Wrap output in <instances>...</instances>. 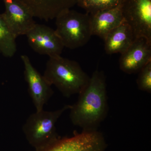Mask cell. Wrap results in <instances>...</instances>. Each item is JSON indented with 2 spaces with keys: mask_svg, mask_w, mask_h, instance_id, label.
<instances>
[{
  "mask_svg": "<svg viewBox=\"0 0 151 151\" xmlns=\"http://www.w3.org/2000/svg\"><path fill=\"white\" fill-rule=\"evenodd\" d=\"M28 9L34 17L48 21L60 13L70 9L77 0H19Z\"/></svg>",
  "mask_w": 151,
  "mask_h": 151,
  "instance_id": "obj_11",
  "label": "cell"
},
{
  "mask_svg": "<svg viewBox=\"0 0 151 151\" xmlns=\"http://www.w3.org/2000/svg\"><path fill=\"white\" fill-rule=\"evenodd\" d=\"M78 94V100L69 110L70 121L82 131H96L108 112L107 84L103 71L95 70Z\"/></svg>",
  "mask_w": 151,
  "mask_h": 151,
  "instance_id": "obj_1",
  "label": "cell"
},
{
  "mask_svg": "<svg viewBox=\"0 0 151 151\" xmlns=\"http://www.w3.org/2000/svg\"><path fill=\"white\" fill-rule=\"evenodd\" d=\"M55 19V31L64 47L79 48L90 40L92 34L89 14L68 9L60 13Z\"/></svg>",
  "mask_w": 151,
  "mask_h": 151,
  "instance_id": "obj_4",
  "label": "cell"
},
{
  "mask_svg": "<svg viewBox=\"0 0 151 151\" xmlns=\"http://www.w3.org/2000/svg\"><path fill=\"white\" fill-rule=\"evenodd\" d=\"M106 147L102 133L97 130L82 131L70 137L60 138L45 148L35 151H105Z\"/></svg>",
  "mask_w": 151,
  "mask_h": 151,
  "instance_id": "obj_6",
  "label": "cell"
},
{
  "mask_svg": "<svg viewBox=\"0 0 151 151\" xmlns=\"http://www.w3.org/2000/svg\"><path fill=\"white\" fill-rule=\"evenodd\" d=\"M16 38L0 14V54L6 58L14 56L17 51Z\"/></svg>",
  "mask_w": 151,
  "mask_h": 151,
  "instance_id": "obj_14",
  "label": "cell"
},
{
  "mask_svg": "<svg viewBox=\"0 0 151 151\" xmlns=\"http://www.w3.org/2000/svg\"><path fill=\"white\" fill-rule=\"evenodd\" d=\"M71 105H65L54 111L42 110L31 114L23 127V132L35 151L45 148L60 139L56 132L58 120Z\"/></svg>",
  "mask_w": 151,
  "mask_h": 151,
  "instance_id": "obj_3",
  "label": "cell"
},
{
  "mask_svg": "<svg viewBox=\"0 0 151 151\" xmlns=\"http://www.w3.org/2000/svg\"><path fill=\"white\" fill-rule=\"evenodd\" d=\"M43 76L49 84L67 97L81 93L90 79L78 63L61 55L49 57Z\"/></svg>",
  "mask_w": 151,
  "mask_h": 151,
  "instance_id": "obj_2",
  "label": "cell"
},
{
  "mask_svg": "<svg viewBox=\"0 0 151 151\" xmlns=\"http://www.w3.org/2000/svg\"><path fill=\"white\" fill-rule=\"evenodd\" d=\"M26 36L29 46L37 53L49 57L61 55L64 47L55 29L36 23Z\"/></svg>",
  "mask_w": 151,
  "mask_h": 151,
  "instance_id": "obj_7",
  "label": "cell"
},
{
  "mask_svg": "<svg viewBox=\"0 0 151 151\" xmlns=\"http://www.w3.org/2000/svg\"><path fill=\"white\" fill-rule=\"evenodd\" d=\"M21 58L24 67L25 79L36 111H42L54 93L52 86L33 65L27 55H22Z\"/></svg>",
  "mask_w": 151,
  "mask_h": 151,
  "instance_id": "obj_8",
  "label": "cell"
},
{
  "mask_svg": "<svg viewBox=\"0 0 151 151\" xmlns=\"http://www.w3.org/2000/svg\"><path fill=\"white\" fill-rule=\"evenodd\" d=\"M120 7L135 38L145 37L151 42V0H123Z\"/></svg>",
  "mask_w": 151,
  "mask_h": 151,
  "instance_id": "obj_5",
  "label": "cell"
},
{
  "mask_svg": "<svg viewBox=\"0 0 151 151\" xmlns=\"http://www.w3.org/2000/svg\"><path fill=\"white\" fill-rule=\"evenodd\" d=\"M137 83L138 88L142 91L151 93V61L138 72Z\"/></svg>",
  "mask_w": 151,
  "mask_h": 151,
  "instance_id": "obj_16",
  "label": "cell"
},
{
  "mask_svg": "<svg viewBox=\"0 0 151 151\" xmlns=\"http://www.w3.org/2000/svg\"><path fill=\"white\" fill-rule=\"evenodd\" d=\"M135 39L131 27L124 21L110 32L103 40L105 52L109 55L122 54L131 46Z\"/></svg>",
  "mask_w": 151,
  "mask_h": 151,
  "instance_id": "obj_13",
  "label": "cell"
},
{
  "mask_svg": "<svg viewBox=\"0 0 151 151\" xmlns=\"http://www.w3.org/2000/svg\"><path fill=\"white\" fill-rule=\"evenodd\" d=\"M151 61V42L145 37L136 38L131 46L121 54L119 67L124 73H138Z\"/></svg>",
  "mask_w": 151,
  "mask_h": 151,
  "instance_id": "obj_10",
  "label": "cell"
},
{
  "mask_svg": "<svg viewBox=\"0 0 151 151\" xmlns=\"http://www.w3.org/2000/svg\"><path fill=\"white\" fill-rule=\"evenodd\" d=\"M5 7L1 14L9 29L17 38L26 35L35 25L34 17L19 0H2Z\"/></svg>",
  "mask_w": 151,
  "mask_h": 151,
  "instance_id": "obj_9",
  "label": "cell"
},
{
  "mask_svg": "<svg viewBox=\"0 0 151 151\" xmlns=\"http://www.w3.org/2000/svg\"><path fill=\"white\" fill-rule=\"evenodd\" d=\"M92 35L104 39L112 30L124 21L120 6L89 14Z\"/></svg>",
  "mask_w": 151,
  "mask_h": 151,
  "instance_id": "obj_12",
  "label": "cell"
},
{
  "mask_svg": "<svg viewBox=\"0 0 151 151\" xmlns=\"http://www.w3.org/2000/svg\"><path fill=\"white\" fill-rule=\"evenodd\" d=\"M123 0H77L78 6L89 14L119 7Z\"/></svg>",
  "mask_w": 151,
  "mask_h": 151,
  "instance_id": "obj_15",
  "label": "cell"
}]
</instances>
